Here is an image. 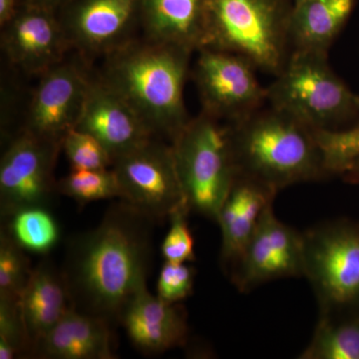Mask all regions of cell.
I'll use <instances>...</instances> for the list:
<instances>
[{
    "mask_svg": "<svg viewBox=\"0 0 359 359\" xmlns=\"http://www.w3.org/2000/svg\"><path fill=\"white\" fill-rule=\"evenodd\" d=\"M154 224L119 200L96 228L71 241L62 273L73 309L120 323L130 299L147 287Z\"/></svg>",
    "mask_w": 359,
    "mask_h": 359,
    "instance_id": "6da1fadb",
    "label": "cell"
},
{
    "mask_svg": "<svg viewBox=\"0 0 359 359\" xmlns=\"http://www.w3.org/2000/svg\"><path fill=\"white\" fill-rule=\"evenodd\" d=\"M193 51L132 39L105 56L99 76L140 115L154 136L173 142L189 119L184 87Z\"/></svg>",
    "mask_w": 359,
    "mask_h": 359,
    "instance_id": "7a4b0ae2",
    "label": "cell"
},
{
    "mask_svg": "<svg viewBox=\"0 0 359 359\" xmlns=\"http://www.w3.org/2000/svg\"><path fill=\"white\" fill-rule=\"evenodd\" d=\"M230 124L238 176L276 192L327 178L313 128L292 116L269 106Z\"/></svg>",
    "mask_w": 359,
    "mask_h": 359,
    "instance_id": "3957f363",
    "label": "cell"
},
{
    "mask_svg": "<svg viewBox=\"0 0 359 359\" xmlns=\"http://www.w3.org/2000/svg\"><path fill=\"white\" fill-rule=\"evenodd\" d=\"M292 8L287 0H208L202 48L238 54L276 76L292 54Z\"/></svg>",
    "mask_w": 359,
    "mask_h": 359,
    "instance_id": "277c9868",
    "label": "cell"
},
{
    "mask_svg": "<svg viewBox=\"0 0 359 359\" xmlns=\"http://www.w3.org/2000/svg\"><path fill=\"white\" fill-rule=\"evenodd\" d=\"M172 145L187 205L216 222L238 176L230 123L202 112Z\"/></svg>",
    "mask_w": 359,
    "mask_h": 359,
    "instance_id": "5b68a950",
    "label": "cell"
},
{
    "mask_svg": "<svg viewBox=\"0 0 359 359\" xmlns=\"http://www.w3.org/2000/svg\"><path fill=\"white\" fill-rule=\"evenodd\" d=\"M266 91L269 106L313 129H337L359 113L358 95L330 67L327 54L292 51Z\"/></svg>",
    "mask_w": 359,
    "mask_h": 359,
    "instance_id": "8992f818",
    "label": "cell"
},
{
    "mask_svg": "<svg viewBox=\"0 0 359 359\" xmlns=\"http://www.w3.org/2000/svg\"><path fill=\"white\" fill-rule=\"evenodd\" d=\"M304 276L320 313L359 308V223L328 222L302 233Z\"/></svg>",
    "mask_w": 359,
    "mask_h": 359,
    "instance_id": "52a82bcc",
    "label": "cell"
},
{
    "mask_svg": "<svg viewBox=\"0 0 359 359\" xmlns=\"http://www.w3.org/2000/svg\"><path fill=\"white\" fill-rule=\"evenodd\" d=\"M122 200L155 222L187 205L173 145L150 139L113 164Z\"/></svg>",
    "mask_w": 359,
    "mask_h": 359,
    "instance_id": "ba28073f",
    "label": "cell"
},
{
    "mask_svg": "<svg viewBox=\"0 0 359 359\" xmlns=\"http://www.w3.org/2000/svg\"><path fill=\"white\" fill-rule=\"evenodd\" d=\"M194 81L203 113L235 123L263 107L268 91L257 80L250 61L238 54L201 48Z\"/></svg>",
    "mask_w": 359,
    "mask_h": 359,
    "instance_id": "9c48e42d",
    "label": "cell"
},
{
    "mask_svg": "<svg viewBox=\"0 0 359 359\" xmlns=\"http://www.w3.org/2000/svg\"><path fill=\"white\" fill-rule=\"evenodd\" d=\"M62 142L47 140L21 130L0 161L2 219L29 207H48L58 193L54 168Z\"/></svg>",
    "mask_w": 359,
    "mask_h": 359,
    "instance_id": "30bf717a",
    "label": "cell"
},
{
    "mask_svg": "<svg viewBox=\"0 0 359 359\" xmlns=\"http://www.w3.org/2000/svg\"><path fill=\"white\" fill-rule=\"evenodd\" d=\"M273 203L264 210L230 278L241 292L280 278L304 276V236L276 218Z\"/></svg>",
    "mask_w": 359,
    "mask_h": 359,
    "instance_id": "8fae6325",
    "label": "cell"
},
{
    "mask_svg": "<svg viewBox=\"0 0 359 359\" xmlns=\"http://www.w3.org/2000/svg\"><path fill=\"white\" fill-rule=\"evenodd\" d=\"M58 15L72 48L106 56L134 39L140 0H71Z\"/></svg>",
    "mask_w": 359,
    "mask_h": 359,
    "instance_id": "7c38bea8",
    "label": "cell"
},
{
    "mask_svg": "<svg viewBox=\"0 0 359 359\" xmlns=\"http://www.w3.org/2000/svg\"><path fill=\"white\" fill-rule=\"evenodd\" d=\"M39 77L22 130L47 140L62 142L66 133L76 126L92 77L83 66L66 59Z\"/></svg>",
    "mask_w": 359,
    "mask_h": 359,
    "instance_id": "4fadbf2b",
    "label": "cell"
},
{
    "mask_svg": "<svg viewBox=\"0 0 359 359\" xmlns=\"http://www.w3.org/2000/svg\"><path fill=\"white\" fill-rule=\"evenodd\" d=\"M1 48L11 65L26 74H43L65 60L72 48L57 13L21 2L1 27Z\"/></svg>",
    "mask_w": 359,
    "mask_h": 359,
    "instance_id": "5bb4252c",
    "label": "cell"
},
{
    "mask_svg": "<svg viewBox=\"0 0 359 359\" xmlns=\"http://www.w3.org/2000/svg\"><path fill=\"white\" fill-rule=\"evenodd\" d=\"M75 129L95 137L117 160L154 136L140 115L100 78H91Z\"/></svg>",
    "mask_w": 359,
    "mask_h": 359,
    "instance_id": "9a60e30c",
    "label": "cell"
},
{
    "mask_svg": "<svg viewBox=\"0 0 359 359\" xmlns=\"http://www.w3.org/2000/svg\"><path fill=\"white\" fill-rule=\"evenodd\" d=\"M122 323L134 346L148 353H160L183 346L188 339L186 309L170 304L144 287L123 311Z\"/></svg>",
    "mask_w": 359,
    "mask_h": 359,
    "instance_id": "2e32d148",
    "label": "cell"
},
{
    "mask_svg": "<svg viewBox=\"0 0 359 359\" xmlns=\"http://www.w3.org/2000/svg\"><path fill=\"white\" fill-rule=\"evenodd\" d=\"M276 191L254 180L237 176L217 217L222 233L221 264L230 276L244 254L264 210Z\"/></svg>",
    "mask_w": 359,
    "mask_h": 359,
    "instance_id": "e0dca14e",
    "label": "cell"
},
{
    "mask_svg": "<svg viewBox=\"0 0 359 359\" xmlns=\"http://www.w3.org/2000/svg\"><path fill=\"white\" fill-rule=\"evenodd\" d=\"M20 306L27 337L28 355H32L39 340L73 308L62 269H56L48 261L32 269L20 295Z\"/></svg>",
    "mask_w": 359,
    "mask_h": 359,
    "instance_id": "ac0fdd59",
    "label": "cell"
},
{
    "mask_svg": "<svg viewBox=\"0 0 359 359\" xmlns=\"http://www.w3.org/2000/svg\"><path fill=\"white\" fill-rule=\"evenodd\" d=\"M110 323L71 309L33 349L44 359H112Z\"/></svg>",
    "mask_w": 359,
    "mask_h": 359,
    "instance_id": "d6986e66",
    "label": "cell"
},
{
    "mask_svg": "<svg viewBox=\"0 0 359 359\" xmlns=\"http://www.w3.org/2000/svg\"><path fill=\"white\" fill-rule=\"evenodd\" d=\"M208 0H140L145 39L191 51L204 46Z\"/></svg>",
    "mask_w": 359,
    "mask_h": 359,
    "instance_id": "ffe728a7",
    "label": "cell"
},
{
    "mask_svg": "<svg viewBox=\"0 0 359 359\" xmlns=\"http://www.w3.org/2000/svg\"><path fill=\"white\" fill-rule=\"evenodd\" d=\"M353 6L354 0H306L294 6L290 25L292 52L327 54Z\"/></svg>",
    "mask_w": 359,
    "mask_h": 359,
    "instance_id": "44dd1931",
    "label": "cell"
},
{
    "mask_svg": "<svg viewBox=\"0 0 359 359\" xmlns=\"http://www.w3.org/2000/svg\"><path fill=\"white\" fill-rule=\"evenodd\" d=\"M301 359H359V308L320 313Z\"/></svg>",
    "mask_w": 359,
    "mask_h": 359,
    "instance_id": "7402d4cb",
    "label": "cell"
},
{
    "mask_svg": "<svg viewBox=\"0 0 359 359\" xmlns=\"http://www.w3.org/2000/svg\"><path fill=\"white\" fill-rule=\"evenodd\" d=\"M2 229L25 252L46 254L57 244L60 231L55 219L45 207H29L7 216Z\"/></svg>",
    "mask_w": 359,
    "mask_h": 359,
    "instance_id": "603a6c76",
    "label": "cell"
},
{
    "mask_svg": "<svg viewBox=\"0 0 359 359\" xmlns=\"http://www.w3.org/2000/svg\"><path fill=\"white\" fill-rule=\"evenodd\" d=\"M57 191L81 205L101 200H122L121 186L113 168L71 170L57 181Z\"/></svg>",
    "mask_w": 359,
    "mask_h": 359,
    "instance_id": "cb8c5ba5",
    "label": "cell"
},
{
    "mask_svg": "<svg viewBox=\"0 0 359 359\" xmlns=\"http://www.w3.org/2000/svg\"><path fill=\"white\" fill-rule=\"evenodd\" d=\"M327 177L344 175L359 161V123L347 130L313 129Z\"/></svg>",
    "mask_w": 359,
    "mask_h": 359,
    "instance_id": "d4e9b609",
    "label": "cell"
},
{
    "mask_svg": "<svg viewBox=\"0 0 359 359\" xmlns=\"http://www.w3.org/2000/svg\"><path fill=\"white\" fill-rule=\"evenodd\" d=\"M25 250L7 233L0 237V297L20 299L32 269Z\"/></svg>",
    "mask_w": 359,
    "mask_h": 359,
    "instance_id": "484cf974",
    "label": "cell"
},
{
    "mask_svg": "<svg viewBox=\"0 0 359 359\" xmlns=\"http://www.w3.org/2000/svg\"><path fill=\"white\" fill-rule=\"evenodd\" d=\"M71 170H100L112 168V156L95 137L78 129H71L62 139Z\"/></svg>",
    "mask_w": 359,
    "mask_h": 359,
    "instance_id": "4316f807",
    "label": "cell"
},
{
    "mask_svg": "<svg viewBox=\"0 0 359 359\" xmlns=\"http://www.w3.org/2000/svg\"><path fill=\"white\" fill-rule=\"evenodd\" d=\"M28 353L20 299L0 297V359H13Z\"/></svg>",
    "mask_w": 359,
    "mask_h": 359,
    "instance_id": "83f0119b",
    "label": "cell"
},
{
    "mask_svg": "<svg viewBox=\"0 0 359 359\" xmlns=\"http://www.w3.org/2000/svg\"><path fill=\"white\" fill-rule=\"evenodd\" d=\"M190 212L188 205H183L172 212L168 219L170 229L161 247L165 261L172 263H191L195 261L194 238L188 224Z\"/></svg>",
    "mask_w": 359,
    "mask_h": 359,
    "instance_id": "f1b7e54d",
    "label": "cell"
},
{
    "mask_svg": "<svg viewBox=\"0 0 359 359\" xmlns=\"http://www.w3.org/2000/svg\"><path fill=\"white\" fill-rule=\"evenodd\" d=\"M196 271L189 263L165 261L157 282V295L170 304H180L193 294Z\"/></svg>",
    "mask_w": 359,
    "mask_h": 359,
    "instance_id": "f546056e",
    "label": "cell"
},
{
    "mask_svg": "<svg viewBox=\"0 0 359 359\" xmlns=\"http://www.w3.org/2000/svg\"><path fill=\"white\" fill-rule=\"evenodd\" d=\"M20 0H0V26L4 27L15 15Z\"/></svg>",
    "mask_w": 359,
    "mask_h": 359,
    "instance_id": "4dcf8cb0",
    "label": "cell"
},
{
    "mask_svg": "<svg viewBox=\"0 0 359 359\" xmlns=\"http://www.w3.org/2000/svg\"><path fill=\"white\" fill-rule=\"evenodd\" d=\"M20 1L32 4V6L44 7L58 13L71 0H20Z\"/></svg>",
    "mask_w": 359,
    "mask_h": 359,
    "instance_id": "1f68e13d",
    "label": "cell"
},
{
    "mask_svg": "<svg viewBox=\"0 0 359 359\" xmlns=\"http://www.w3.org/2000/svg\"><path fill=\"white\" fill-rule=\"evenodd\" d=\"M347 181L353 182V183L359 184V161L354 163L353 166L342 175Z\"/></svg>",
    "mask_w": 359,
    "mask_h": 359,
    "instance_id": "d6a6232c",
    "label": "cell"
},
{
    "mask_svg": "<svg viewBox=\"0 0 359 359\" xmlns=\"http://www.w3.org/2000/svg\"><path fill=\"white\" fill-rule=\"evenodd\" d=\"M306 1V0H294V6H297V4H301L302 2Z\"/></svg>",
    "mask_w": 359,
    "mask_h": 359,
    "instance_id": "836d02e7",
    "label": "cell"
},
{
    "mask_svg": "<svg viewBox=\"0 0 359 359\" xmlns=\"http://www.w3.org/2000/svg\"><path fill=\"white\" fill-rule=\"evenodd\" d=\"M358 108H359V96H358Z\"/></svg>",
    "mask_w": 359,
    "mask_h": 359,
    "instance_id": "e575fe53",
    "label": "cell"
}]
</instances>
